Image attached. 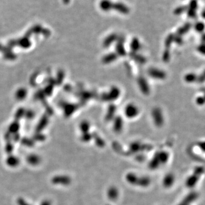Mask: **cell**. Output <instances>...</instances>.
Segmentation results:
<instances>
[{"instance_id":"cell-1","label":"cell","mask_w":205,"mask_h":205,"mask_svg":"<svg viewBox=\"0 0 205 205\" xmlns=\"http://www.w3.org/2000/svg\"><path fill=\"white\" fill-rule=\"evenodd\" d=\"M99 8L105 12H116L122 14H128L130 8L127 4L113 0H101L99 4Z\"/></svg>"},{"instance_id":"cell-2","label":"cell","mask_w":205,"mask_h":205,"mask_svg":"<svg viewBox=\"0 0 205 205\" xmlns=\"http://www.w3.org/2000/svg\"><path fill=\"white\" fill-rule=\"evenodd\" d=\"M71 181V178L66 175H58L54 177L52 179V182L53 183L62 185H67L70 184Z\"/></svg>"},{"instance_id":"cell-3","label":"cell","mask_w":205,"mask_h":205,"mask_svg":"<svg viewBox=\"0 0 205 205\" xmlns=\"http://www.w3.org/2000/svg\"><path fill=\"white\" fill-rule=\"evenodd\" d=\"M107 195L110 201H115L119 196V190L116 186H110L107 190Z\"/></svg>"},{"instance_id":"cell-4","label":"cell","mask_w":205,"mask_h":205,"mask_svg":"<svg viewBox=\"0 0 205 205\" xmlns=\"http://www.w3.org/2000/svg\"><path fill=\"white\" fill-rule=\"evenodd\" d=\"M175 182V176L173 174L169 173L166 174L163 180V185L165 188H169L173 185Z\"/></svg>"},{"instance_id":"cell-5","label":"cell","mask_w":205,"mask_h":205,"mask_svg":"<svg viewBox=\"0 0 205 205\" xmlns=\"http://www.w3.org/2000/svg\"><path fill=\"white\" fill-rule=\"evenodd\" d=\"M139 176L135 173H128L125 175V179L128 183L132 185H137Z\"/></svg>"},{"instance_id":"cell-6","label":"cell","mask_w":205,"mask_h":205,"mask_svg":"<svg viewBox=\"0 0 205 205\" xmlns=\"http://www.w3.org/2000/svg\"><path fill=\"white\" fill-rule=\"evenodd\" d=\"M198 179H199L198 174L195 171V173H194L193 175H191L186 179V186H187L188 187H190V188L193 187V186H195L196 185V183H197Z\"/></svg>"},{"instance_id":"cell-7","label":"cell","mask_w":205,"mask_h":205,"mask_svg":"<svg viewBox=\"0 0 205 205\" xmlns=\"http://www.w3.org/2000/svg\"><path fill=\"white\" fill-rule=\"evenodd\" d=\"M155 157L157 159L160 165L165 164L169 160V155L166 152H161L159 154L155 155Z\"/></svg>"},{"instance_id":"cell-8","label":"cell","mask_w":205,"mask_h":205,"mask_svg":"<svg viewBox=\"0 0 205 205\" xmlns=\"http://www.w3.org/2000/svg\"><path fill=\"white\" fill-rule=\"evenodd\" d=\"M150 183H151L150 178L146 176H142V177H139L137 186L146 187L149 186Z\"/></svg>"},{"instance_id":"cell-9","label":"cell","mask_w":205,"mask_h":205,"mask_svg":"<svg viewBox=\"0 0 205 205\" xmlns=\"http://www.w3.org/2000/svg\"><path fill=\"white\" fill-rule=\"evenodd\" d=\"M27 161L31 165H37L41 163V159L37 155H29L27 157Z\"/></svg>"},{"instance_id":"cell-10","label":"cell","mask_w":205,"mask_h":205,"mask_svg":"<svg viewBox=\"0 0 205 205\" xmlns=\"http://www.w3.org/2000/svg\"><path fill=\"white\" fill-rule=\"evenodd\" d=\"M6 163L10 167H15L19 164V159L15 156H9L6 160Z\"/></svg>"},{"instance_id":"cell-11","label":"cell","mask_w":205,"mask_h":205,"mask_svg":"<svg viewBox=\"0 0 205 205\" xmlns=\"http://www.w3.org/2000/svg\"><path fill=\"white\" fill-rule=\"evenodd\" d=\"M17 202H18V205H30L22 198H19V199H18Z\"/></svg>"},{"instance_id":"cell-12","label":"cell","mask_w":205,"mask_h":205,"mask_svg":"<svg viewBox=\"0 0 205 205\" xmlns=\"http://www.w3.org/2000/svg\"><path fill=\"white\" fill-rule=\"evenodd\" d=\"M41 205H51V202L46 200V201H44L41 204Z\"/></svg>"}]
</instances>
